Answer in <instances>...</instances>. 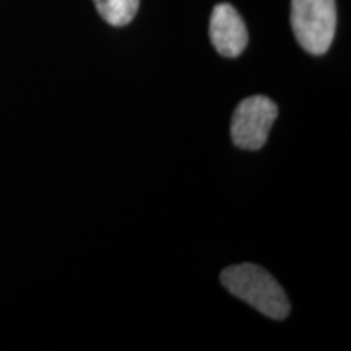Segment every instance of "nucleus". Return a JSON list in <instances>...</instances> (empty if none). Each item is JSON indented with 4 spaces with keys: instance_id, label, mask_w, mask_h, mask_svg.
I'll return each mask as SVG.
<instances>
[{
    "instance_id": "1",
    "label": "nucleus",
    "mask_w": 351,
    "mask_h": 351,
    "mask_svg": "<svg viewBox=\"0 0 351 351\" xmlns=\"http://www.w3.org/2000/svg\"><path fill=\"white\" fill-rule=\"evenodd\" d=\"M221 283L232 296L239 298L258 313L275 320L289 314V301L285 289L269 271L254 263L228 267L221 271Z\"/></svg>"
},
{
    "instance_id": "2",
    "label": "nucleus",
    "mask_w": 351,
    "mask_h": 351,
    "mask_svg": "<svg viewBox=\"0 0 351 351\" xmlns=\"http://www.w3.org/2000/svg\"><path fill=\"white\" fill-rule=\"evenodd\" d=\"M291 26L302 49L326 54L335 36V0H291Z\"/></svg>"
},
{
    "instance_id": "3",
    "label": "nucleus",
    "mask_w": 351,
    "mask_h": 351,
    "mask_svg": "<svg viewBox=\"0 0 351 351\" xmlns=\"http://www.w3.org/2000/svg\"><path fill=\"white\" fill-rule=\"evenodd\" d=\"M278 116V106L267 96H251L241 101L232 114L231 138L243 150H261Z\"/></svg>"
},
{
    "instance_id": "4",
    "label": "nucleus",
    "mask_w": 351,
    "mask_h": 351,
    "mask_svg": "<svg viewBox=\"0 0 351 351\" xmlns=\"http://www.w3.org/2000/svg\"><path fill=\"white\" fill-rule=\"evenodd\" d=\"M210 39L215 49L225 57H238L247 46V28L238 10L230 3H219L213 8Z\"/></svg>"
},
{
    "instance_id": "5",
    "label": "nucleus",
    "mask_w": 351,
    "mask_h": 351,
    "mask_svg": "<svg viewBox=\"0 0 351 351\" xmlns=\"http://www.w3.org/2000/svg\"><path fill=\"white\" fill-rule=\"evenodd\" d=\"M96 10L109 25L124 26L137 15L140 0H93Z\"/></svg>"
}]
</instances>
